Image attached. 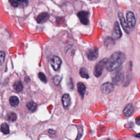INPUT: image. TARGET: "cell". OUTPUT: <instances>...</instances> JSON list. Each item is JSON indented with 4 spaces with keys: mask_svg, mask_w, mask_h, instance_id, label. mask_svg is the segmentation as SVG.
Wrapping results in <instances>:
<instances>
[{
    "mask_svg": "<svg viewBox=\"0 0 140 140\" xmlns=\"http://www.w3.org/2000/svg\"><path fill=\"white\" fill-rule=\"evenodd\" d=\"M125 60V54L120 51L113 53L106 62V67L108 71L112 72L118 69Z\"/></svg>",
    "mask_w": 140,
    "mask_h": 140,
    "instance_id": "1",
    "label": "cell"
},
{
    "mask_svg": "<svg viewBox=\"0 0 140 140\" xmlns=\"http://www.w3.org/2000/svg\"><path fill=\"white\" fill-rule=\"evenodd\" d=\"M107 58H105L104 59L100 60L96 65L94 71V75L95 77H99L101 76L102 71L106 66V64L107 61Z\"/></svg>",
    "mask_w": 140,
    "mask_h": 140,
    "instance_id": "2",
    "label": "cell"
},
{
    "mask_svg": "<svg viewBox=\"0 0 140 140\" xmlns=\"http://www.w3.org/2000/svg\"><path fill=\"white\" fill-rule=\"evenodd\" d=\"M112 79L113 82L116 85H120L124 80V71L122 69H119L115 71L112 76Z\"/></svg>",
    "mask_w": 140,
    "mask_h": 140,
    "instance_id": "3",
    "label": "cell"
},
{
    "mask_svg": "<svg viewBox=\"0 0 140 140\" xmlns=\"http://www.w3.org/2000/svg\"><path fill=\"white\" fill-rule=\"evenodd\" d=\"M115 89V85L110 82H106L102 84L100 90L102 93L105 94H110Z\"/></svg>",
    "mask_w": 140,
    "mask_h": 140,
    "instance_id": "4",
    "label": "cell"
},
{
    "mask_svg": "<svg viewBox=\"0 0 140 140\" xmlns=\"http://www.w3.org/2000/svg\"><path fill=\"white\" fill-rule=\"evenodd\" d=\"M127 22L130 30L133 29L135 27L136 24L135 17L134 14L130 12V11H128L127 13Z\"/></svg>",
    "mask_w": 140,
    "mask_h": 140,
    "instance_id": "5",
    "label": "cell"
},
{
    "mask_svg": "<svg viewBox=\"0 0 140 140\" xmlns=\"http://www.w3.org/2000/svg\"><path fill=\"white\" fill-rule=\"evenodd\" d=\"M62 64V61L61 59L57 56H54L51 58L50 60V64L51 67L55 71H58L60 69L61 65Z\"/></svg>",
    "mask_w": 140,
    "mask_h": 140,
    "instance_id": "6",
    "label": "cell"
},
{
    "mask_svg": "<svg viewBox=\"0 0 140 140\" xmlns=\"http://www.w3.org/2000/svg\"><path fill=\"white\" fill-rule=\"evenodd\" d=\"M77 16H78L80 22L83 24L86 25L89 24V13L84 10L80 11L77 14Z\"/></svg>",
    "mask_w": 140,
    "mask_h": 140,
    "instance_id": "7",
    "label": "cell"
},
{
    "mask_svg": "<svg viewBox=\"0 0 140 140\" xmlns=\"http://www.w3.org/2000/svg\"><path fill=\"white\" fill-rule=\"evenodd\" d=\"M118 17H119V19L121 26L123 27L124 30L125 31V32L127 33V34H129L130 32V29L129 27L127 21L125 20L123 14L121 12H119Z\"/></svg>",
    "mask_w": 140,
    "mask_h": 140,
    "instance_id": "8",
    "label": "cell"
},
{
    "mask_svg": "<svg viewBox=\"0 0 140 140\" xmlns=\"http://www.w3.org/2000/svg\"><path fill=\"white\" fill-rule=\"evenodd\" d=\"M10 4L13 7H25L28 5V0H9Z\"/></svg>",
    "mask_w": 140,
    "mask_h": 140,
    "instance_id": "9",
    "label": "cell"
},
{
    "mask_svg": "<svg viewBox=\"0 0 140 140\" xmlns=\"http://www.w3.org/2000/svg\"><path fill=\"white\" fill-rule=\"evenodd\" d=\"M112 35L113 38L116 39H118L121 37V35H122V33H121L118 22L116 21L115 23V26H114Z\"/></svg>",
    "mask_w": 140,
    "mask_h": 140,
    "instance_id": "10",
    "label": "cell"
},
{
    "mask_svg": "<svg viewBox=\"0 0 140 140\" xmlns=\"http://www.w3.org/2000/svg\"><path fill=\"white\" fill-rule=\"evenodd\" d=\"M87 57L90 61L95 60L98 57L99 50L98 49H89L87 52Z\"/></svg>",
    "mask_w": 140,
    "mask_h": 140,
    "instance_id": "11",
    "label": "cell"
},
{
    "mask_svg": "<svg viewBox=\"0 0 140 140\" xmlns=\"http://www.w3.org/2000/svg\"><path fill=\"white\" fill-rule=\"evenodd\" d=\"M49 18V14L46 12H43L39 14L36 20L38 24H43L48 20Z\"/></svg>",
    "mask_w": 140,
    "mask_h": 140,
    "instance_id": "12",
    "label": "cell"
},
{
    "mask_svg": "<svg viewBox=\"0 0 140 140\" xmlns=\"http://www.w3.org/2000/svg\"><path fill=\"white\" fill-rule=\"evenodd\" d=\"M62 102L64 108H68L71 103V97H70L69 95L67 94H65L63 95V96H62Z\"/></svg>",
    "mask_w": 140,
    "mask_h": 140,
    "instance_id": "13",
    "label": "cell"
},
{
    "mask_svg": "<svg viewBox=\"0 0 140 140\" xmlns=\"http://www.w3.org/2000/svg\"><path fill=\"white\" fill-rule=\"evenodd\" d=\"M133 111H134L133 105H132L131 104H129L125 107L123 110V114L125 117H129L132 115V113H133Z\"/></svg>",
    "mask_w": 140,
    "mask_h": 140,
    "instance_id": "14",
    "label": "cell"
},
{
    "mask_svg": "<svg viewBox=\"0 0 140 140\" xmlns=\"http://www.w3.org/2000/svg\"><path fill=\"white\" fill-rule=\"evenodd\" d=\"M115 44V40L113 37L107 36L105 38L104 40V46L106 48H110L113 47Z\"/></svg>",
    "mask_w": 140,
    "mask_h": 140,
    "instance_id": "15",
    "label": "cell"
},
{
    "mask_svg": "<svg viewBox=\"0 0 140 140\" xmlns=\"http://www.w3.org/2000/svg\"><path fill=\"white\" fill-rule=\"evenodd\" d=\"M77 89H78V91L80 95L83 98L84 94H85L86 91V87L84 84L82 82H79L77 84Z\"/></svg>",
    "mask_w": 140,
    "mask_h": 140,
    "instance_id": "16",
    "label": "cell"
},
{
    "mask_svg": "<svg viewBox=\"0 0 140 140\" xmlns=\"http://www.w3.org/2000/svg\"><path fill=\"white\" fill-rule=\"evenodd\" d=\"M9 103L10 105L12 107H17L19 104V100L16 96H12L9 99Z\"/></svg>",
    "mask_w": 140,
    "mask_h": 140,
    "instance_id": "17",
    "label": "cell"
},
{
    "mask_svg": "<svg viewBox=\"0 0 140 140\" xmlns=\"http://www.w3.org/2000/svg\"><path fill=\"white\" fill-rule=\"evenodd\" d=\"M13 88L14 90H15L18 93L21 91L23 89V85L20 81H18V82L14 83Z\"/></svg>",
    "mask_w": 140,
    "mask_h": 140,
    "instance_id": "18",
    "label": "cell"
},
{
    "mask_svg": "<svg viewBox=\"0 0 140 140\" xmlns=\"http://www.w3.org/2000/svg\"><path fill=\"white\" fill-rule=\"evenodd\" d=\"M26 106H27V107L28 109L32 112H35V110L37 109V105L36 103H35L34 102H28Z\"/></svg>",
    "mask_w": 140,
    "mask_h": 140,
    "instance_id": "19",
    "label": "cell"
},
{
    "mask_svg": "<svg viewBox=\"0 0 140 140\" xmlns=\"http://www.w3.org/2000/svg\"><path fill=\"white\" fill-rule=\"evenodd\" d=\"M79 75H80V77H82L83 78L88 79L89 78V75H88L87 69L84 67H82L80 68V71H79Z\"/></svg>",
    "mask_w": 140,
    "mask_h": 140,
    "instance_id": "20",
    "label": "cell"
},
{
    "mask_svg": "<svg viewBox=\"0 0 140 140\" xmlns=\"http://www.w3.org/2000/svg\"><path fill=\"white\" fill-rule=\"evenodd\" d=\"M1 130L3 134L7 135L9 133V127L7 123H3L1 127Z\"/></svg>",
    "mask_w": 140,
    "mask_h": 140,
    "instance_id": "21",
    "label": "cell"
},
{
    "mask_svg": "<svg viewBox=\"0 0 140 140\" xmlns=\"http://www.w3.org/2000/svg\"><path fill=\"white\" fill-rule=\"evenodd\" d=\"M17 119V116L15 113H10L8 115V119L10 121H15Z\"/></svg>",
    "mask_w": 140,
    "mask_h": 140,
    "instance_id": "22",
    "label": "cell"
},
{
    "mask_svg": "<svg viewBox=\"0 0 140 140\" xmlns=\"http://www.w3.org/2000/svg\"><path fill=\"white\" fill-rule=\"evenodd\" d=\"M61 80H62V77L60 76H55L53 78V83H54L55 85H56V86L59 85Z\"/></svg>",
    "mask_w": 140,
    "mask_h": 140,
    "instance_id": "23",
    "label": "cell"
},
{
    "mask_svg": "<svg viewBox=\"0 0 140 140\" xmlns=\"http://www.w3.org/2000/svg\"><path fill=\"white\" fill-rule=\"evenodd\" d=\"M38 77H39V78L40 79V80L42 81V82L45 83L47 82V77L45 76V75L44 74V73H43L42 72L39 73H38Z\"/></svg>",
    "mask_w": 140,
    "mask_h": 140,
    "instance_id": "24",
    "label": "cell"
},
{
    "mask_svg": "<svg viewBox=\"0 0 140 140\" xmlns=\"http://www.w3.org/2000/svg\"><path fill=\"white\" fill-rule=\"evenodd\" d=\"M5 59V53L3 51H0V65H2Z\"/></svg>",
    "mask_w": 140,
    "mask_h": 140,
    "instance_id": "25",
    "label": "cell"
},
{
    "mask_svg": "<svg viewBox=\"0 0 140 140\" xmlns=\"http://www.w3.org/2000/svg\"><path fill=\"white\" fill-rule=\"evenodd\" d=\"M48 132H49V134H50L51 135H55V134H56V131H55L54 130H53V129L49 130Z\"/></svg>",
    "mask_w": 140,
    "mask_h": 140,
    "instance_id": "26",
    "label": "cell"
},
{
    "mask_svg": "<svg viewBox=\"0 0 140 140\" xmlns=\"http://www.w3.org/2000/svg\"><path fill=\"white\" fill-rule=\"evenodd\" d=\"M136 123L138 125H140V116L136 119Z\"/></svg>",
    "mask_w": 140,
    "mask_h": 140,
    "instance_id": "27",
    "label": "cell"
},
{
    "mask_svg": "<svg viewBox=\"0 0 140 140\" xmlns=\"http://www.w3.org/2000/svg\"><path fill=\"white\" fill-rule=\"evenodd\" d=\"M135 137H138V138H140V133L137 134H136V135H135Z\"/></svg>",
    "mask_w": 140,
    "mask_h": 140,
    "instance_id": "28",
    "label": "cell"
},
{
    "mask_svg": "<svg viewBox=\"0 0 140 140\" xmlns=\"http://www.w3.org/2000/svg\"></svg>",
    "mask_w": 140,
    "mask_h": 140,
    "instance_id": "29",
    "label": "cell"
}]
</instances>
